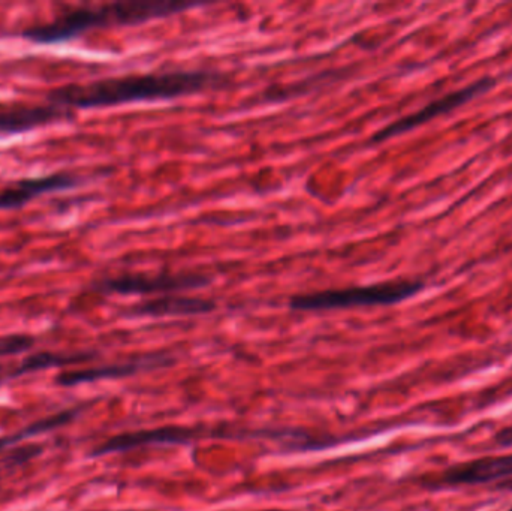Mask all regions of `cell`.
<instances>
[{
  "label": "cell",
  "mask_w": 512,
  "mask_h": 511,
  "mask_svg": "<svg viewBox=\"0 0 512 511\" xmlns=\"http://www.w3.org/2000/svg\"><path fill=\"white\" fill-rule=\"evenodd\" d=\"M72 116L62 105H20L0 110V134H20Z\"/></svg>",
  "instance_id": "obj_7"
},
{
  "label": "cell",
  "mask_w": 512,
  "mask_h": 511,
  "mask_svg": "<svg viewBox=\"0 0 512 511\" xmlns=\"http://www.w3.org/2000/svg\"><path fill=\"white\" fill-rule=\"evenodd\" d=\"M510 511H512V509Z\"/></svg>",
  "instance_id": "obj_16"
},
{
  "label": "cell",
  "mask_w": 512,
  "mask_h": 511,
  "mask_svg": "<svg viewBox=\"0 0 512 511\" xmlns=\"http://www.w3.org/2000/svg\"><path fill=\"white\" fill-rule=\"evenodd\" d=\"M492 86V78H483V80L475 81L471 86L448 93V95L430 102V104H427L426 107L421 108V110L415 111V113L409 114V116L402 117V119H397L396 122L379 129V131L373 135L372 141L373 143H384V141L391 140V138L406 134V132L412 131V129L430 122V120L435 119V117L444 116V114L451 113V111L456 110V108L462 107L466 102L472 101V99L477 98V96L486 93Z\"/></svg>",
  "instance_id": "obj_5"
},
{
  "label": "cell",
  "mask_w": 512,
  "mask_h": 511,
  "mask_svg": "<svg viewBox=\"0 0 512 511\" xmlns=\"http://www.w3.org/2000/svg\"><path fill=\"white\" fill-rule=\"evenodd\" d=\"M212 282L203 273L162 272V273H126V275L105 278L95 284V290L102 294H122V296H150V294L180 293V291L198 290Z\"/></svg>",
  "instance_id": "obj_4"
},
{
  "label": "cell",
  "mask_w": 512,
  "mask_h": 511,
  "mask_svg": "<svg viewBox=\"0 0 512 511\" xmlns=\"http://www.w3.org/2000/svg\"><path fill=\"white\" fill-rule=\"evenodd\" d=\"M225 83L218 72L168 71L104 78L86 84H66L48 93L51 104L69 108H101L131 102L182 98Z\"/></svg>",
  "instance_id": "obj_1"
},
{
  "label": "cell",
  "mask_w": 512,
  "mask_h": 511,
  "mask_svg": "<svg viewBox=\"0 0 512 511\" xmlns=\"http://www.w3.org/2000/svg\"><path fill=\"white\" fill-rule=\"evenodd\" d=\"M426 287L421 281H390L363 287L340 288V290L315 291L298 294L289 300L292 311L319 312L336 309L369 308V306H391L417 296Z\"/></svg>",
  "instance_id": "obj_3"
},
{
  "label": "cell",
  "mask_w": 512,
  "mask_h": 511,
  "mask_svg": "<svg viewBox=\"0 0 512 511\" xmlns=\"http://www.w3.org/2000/svg\"><path fill=\"white\" fill-rule=\"evenodd\" d=\"M197 6L200 5L177 2H117L71 9L50 23L29 27L21 36L36 44H62L78 38L89 30L111 26H135L146 21L171 17Z\"/></svg>",
  "instance_id": "obj_2"
},
{
  "label": "cell",
  "mask_w": 512,
  "mask_h": 511,
  "mask_svg": "<svg viewBox=\"0 0 512 511\" xmlns=\"http://www.w3.org/2000/svg\"><path fill=\"white\" fill-rule=\"evenodd\" d=\"M78 413H80V410L60 411V413L44 417V419L38 420V422L32 423V425L26 426V428L15 432V434L0 438V453L12 449V447H17L18 444L29 440V438H35L38 435L48 434V432L63 428V426L71 423L78 416Z\"/></svg>",
  "instance_id": "obj_11"
},
{
  "label": "cell",
  "mask_w": 512,
  "mask_h": 511,
  "mask_svg": "<svg viewBox=\"0 0 512 511\" xmlns=\"http://www.w3.org/2000/svg\"><path fill=\"white\" fill-rule=\"evenodd\" d=\"M44 452L41 446H23V447H12L11 450H6L3 458L0 459V467L3 468H15L18 465L26 464V462L32 461V459L38 458L41 453Z\"/></svg>",
  "instance_id": "obj_13"
},
{
  "label": "cell",
  "mask_w": 512,
  "mask_h": 511,
  "mask_svg": "<svg viewBox=\"0 0 512 511\" xmlns=\"http://www.w3.org/2000/svg\"><path fill=\"white\" fill-rule=\"evenodd\" d=\"M215 309L216 303L213 300L168 294V296H161L135 306L132 309V314L138 315V317L153 318L191 317V315L210 314Z\"/></svg>",
  "instance_id": "obj_9"
},
{
  "label": "cell",
  "mask_w": 512,
  "mask_h": 511,
  "mask_svg": "<svg viewBox=\"0 0 512 511\" xmlns=\"http://www.w3.org/2000/svg\"><path fill=\"white\" fill-rule=\"evenodd\" d=\"M92 354H60V353H38L26 357L15 369L12 378L23 377L27 374L45 371V369L63 368V366L78 365L92 359Z\"/></svg>",
  "instance_id": "obj_12"
},
{
  "label": "cell",
  "mask_w": 512,
  "mask_h": 511,
  "mask_svg": "<svg viewBox=\"0 0 512 511\" xmlns=\"http://www.w3.org/2000/svg\"><path fill=\"white\" fill-rule=\"evenodd\" d=\"M507 477H512V455L492 456V458L453 465L442 473L439 483L457 488V486L486 485Z\"/></svg>",
  "instance_id": "obj_6"
},
{
  "label": "cell",
  "mask_w": 512,
  "mask_h": 511,
  "mask_svg": "<svg viewBox=\"0 0 512 511\" xmlns=\"http://www.w3.org/2000/svg\"><path fill=\"white\" fill-rule=\"evenodd\" d=\"M77 177L69 174H51V176L24 179L0 191V210H15L26 206L33 198L50 192L65 191L77 186Z\"/></svg>",
  "instance_id": "obj_8"
},
{
  "label": "cell",
  "mask_w": 512,
  "mask_h": 511,
  "mask_svg": "<svg viewBox=\"0 0 512 511\" xmlns=\"http://www.w3.org/2000/svg\"><path fill=\"white\" fill-rule=\"evenodd\" d=\"M495 441L499 446L512 447V425L499 431L498 434H496Z\"/></svg>",
  "instance_id": "obj_15"
},
{
  "label": "cell",
  "mask_w": 512,
  "mask_h": 511,
  "mask_svg": "<svg viewBox=\"0 0 512 511\" xmlns=\"http://www.w3.org/2000/svg\"><path fill=\"white\" fill-rule=\"evenodd\" d=\"M35 345V339L27 335H9L0 338V357L27 353Z\"/></svg>",
  "instance_id": "obj_14"
},
{
  "label": "cell",
  "mask_w": 512,
  "mask_h": 511,
  "mask_svg": "<svg viewBox=\"0 0 512 511\" xmlns=\"http://www.w3.org/2000/svg\"><path fill=\"white\" fill-rule=\"evenodd\" d=\"M162 362L152 363L147 359L143 362L119 363V365L99 366V368L75 369L57 375L56 383L62 387L80 386V384L96 383L102 380H114V378H125L134 375L140 369L149 366H159Z\"/></svg>",
  "instance_id": "obj_10"
}]
</instances>
